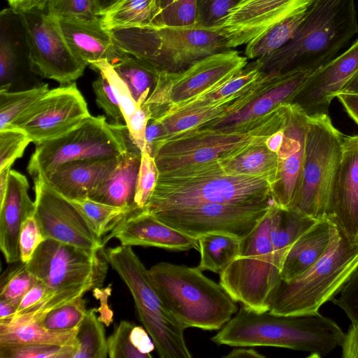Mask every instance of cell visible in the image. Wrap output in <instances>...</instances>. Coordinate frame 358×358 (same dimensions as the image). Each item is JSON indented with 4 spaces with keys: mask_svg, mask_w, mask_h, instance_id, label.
I'll list each match as a JSON object with an SVG mask.
<instances>
[{
    "mask_svg": "<svg viewBox=\"0 0 358 358\" xmlns=\"http://www.w3.org/2000/svg\"><path fill=\"white\" fill-rule=\"evenodd\" d=\"M345 334L332 320L318 312L303 315L257 313L243 306L213 336L217 345L288 348L321 358L341 346Z\"/></svg>",
    "mask_w": 358,
    "mask_h": 358,
    "instance_id": "cell-1",
    "label": "cell"
},
{
    "mask_svg": "<svg viewBox=\"0 0 358 358\" xmlns=\"http://www.w3.org/2000/svg\"><path fill=\"white\" fill-rule=\"evenodd\" d=\"M357 33L354 0H315L292 39L256 62L265 73H313L333 59Z\"/></svg>",
    "mask_w": 358,
    "mask_h": 358,
    "instance_id": "cell-2",
    "label": "cell"
},
{
    "mask_svg": "<svg viewBox=\"0 0 358 358\" xmlns=\"http://www.w3.org/2000/svg\"><path fill=\"white\" fill-rule=\"evenodd\" d=\"M271 200L268 180L227 173L215 159L159 173L144 210L153 213L205 203H260Z\"/></svg>",
    "mask_w": 358,
    "mask_h": 358,
    "instance_id": "cell-3",
    "label": "cell"
},
{
    "mask_svg": "<svg viewBox=\"0 0 358 358\" xmlns=\"http://www.w3.org/2000/svg\"><path fill=\"white\" fill-rule=\"evenodd\" d=\"M148 272L158 296L185 329L220 330L238 312L236 302L197 266L159 262Z\"/></svg>",
    "mask_w": 358,
    "mask_h": 358,
    "instance_id": "cell-4",
    "label": "cell"
},
{
    "mask_svg": "<svg viewBox=\"0 0 358 358\" xmlns=\"http://www.w3.org/2000/svg\"><path fill=\"white\" fill-rule=\"evenodd\" d=\"M115 45L159 73L182 71L229 50L217 27H130L108 29Z\"/></svg>",
    "mask_w": 358,
    "mask_h": 358,
    "instance_id": "cell-5",
    "label": "cell"
},
{
    "mask_svg": "<svg viewBox=\"0 0 358 358\" xmlns=\"http://www.w3.org/2000/svg\"><path fill=\"white\" fill-rule=\"evenodd\" d=\"M357 269L358 242L336 224L327 252L315 265L294 279H280L270 295L268 310L278 315L317 313Z\"/></svg>",
    "mask_w": 358,
    "mask_h": 358,
    "instance_id": "cell-6",
    "label": "cell"
},
{
    "mask_svg": "<svg viewBox=\"0 0 358 358\" xmlns=\"http://www.w3.org/2000/svg\"><path fill=\"white\" fill-rule=\"evenodd\" d=\"M289 108L290 103L280 105L248 129L200 127L169 137L153 154L159 173L218 159L266 141L284 127Z\"/></svg>",
    "mask_w": 358,
    "mask_h": 358,
    "instance_id": "cell-7",
    "label": "cell"
},
{
    "mask_svg": "<svg viewBox=\"0 0 358 358\" xmlns=\"http://www.w3.org/2000/svg\"><path fill=\"white\" fill-rule=\"evenodd\" d=\"M108 264L103 249L89 250L45 239L25 264L47 287L48 302L42 316L100 287Z\"/></svg>",
    "mask_w": 358,
    "mask_h": 358,
    "instance_id": "cell-8",
    "label": "cell"
},
{
    "mask_svg": "<svg viewBox=\"0 0 358 358\" xmlns=\"http://www.w3.org/2000/svg\"><path fill=\"white\" fill-rule=\"evenodd\" d=\"M105 257L129 288L139 320L150 336L160 358H191L185 329L156 292L148 269L131 246L108 248Z\"/></svg>",
    "mask_w": 358,
    "mask_h": 358,
    "instance_id": "cell-9",
    "label": "cell"
},
{
    "mask_svg": "<svg viewBox=\"0 0 358 358\" xmlns=\"http://www.w3.org/2000/svg\"><path fill=\"white\" fill-rule=\"evenodd\" d=\"M271 218L270 206L255 228L241 239L235 259L219 274V284L228 294L245 309L257 313L268 310L270 295L280 279L270 238Z\"/></svg>",
    "mask_w": 358,
    "mask_h": 358,
    "instance_id": "cell-10",
    "label": "cell"
},
{
    "mask_svg": "<svg viewBox=\"0 0 358 358\" xmlns=\"http://www.w3.org/2000/svg\"><path fill=\"white\" fill-rule=\"evenodd\" d=\"M343 137L328 114L309 117L301 183L287 209L317 220L326 217Z\"/></svg>",
    "mask_w": 358,
    "mask_h": 358,
    "instance_id": "cell-11",
    "label": "cell"
},
{
    "mask_svg": "<svg viewBox=\"0 0 358 358\" xmlns=\"http://www.w3.org/2000/svg\"><path fill=\"white\" fill-rule=\"evenodd\" d=\"M129 139L126 124L91 115L66 134L35 144L27 171L35 178L71 161L117 157L127 152Z\"/></svg>",
    "mask_w": 358,
    "mask_h": 358,
    "instance_id": "cell-12",
    "label": "cell"
},
{
    "mask_svg": "<svg viewBox=\"0 0 358 358\" xmlns=\"http://www.w3.org/2000/svg\"><path fill=\"white\" fill-rule=\"evenodd\" d=\"M248 59L237 50L229 49L205 57L182 71L160 73L143 103L151 113L150 118L220 86L244 69Z\"/></svg>",
    "mask_w": 358,
    "mask_h": 358,
    "instance_id": "cell-13",
    "label": "cell"
},
{
    "mask_svg": "<svg viewBox=\"0 0 358 358\" xmlns=\"http://www.w3.org/2000/svg\"><path fill=\"white\" fill-rule=\"evenodd\" d=\"M273 200L260 203H205L157 211V219L188 236L224 233L247 236L269 209Z\"/></svg>",
    "mask_w": 358,
    "mask_h": 358,
    "instance_id": "cell-14",
    "label": "cell"
},
{
    "mask_svg": "<svg viewBox=\"0 0 358 358\" xmlns=\"http://www.w3.org/2000/svg\"><path fill=\"white\" fill-rule=\"evenodd\" d=\"M21 14L32 72L62 85L73 83L82 76L88 65L72 52L58 20L43 11Z\"/></svg>",
    "mask_w": 358,
    "mask_h": 358,
    "instance_id": "cell-15",
    "label": "cell"
},
{
    "mask_svg": "<svg viewBox=\"0 0 358 358\" xmlns=\"http://www.w3.org/2000/svg\"><path fill=\"white\" fill-rule=\"evenodd\" d=\"M90 116L73 82L49 90L8 127L22 130L36 144L66 134Z\"/></svg>",
    "mask_w": 358,
    "mask_h": 358,
    "instance_id": "cell-16",
    "label": "cell"
},
{
    "mask_svg": "<svg viewBox=\"0 0 358 358\" xmlns=\"http://www.w3.org/2000/svg\"><path fill=\"white\" fill-rule=\"evenodd\" d=\"M34 216L45 239L86 249H103V240L93 232L78 208L55 191L43 176L34 178Z\"/></svg>",
    "mask_w": 358,
    "mask_h": 358,
    "instance_id": "cell-17",
    "label": "cell"
},
{
    "mask_svg": "<svg viewBox=\"0 0 358 358\" xmlns=\"http://www.w3.org/2000/svg\"><path fill=\"white\" fill-rule=\"evenodd\" d=\"M315 0H239L217 26L228 49L246 45L275 24L305 13Z\"/></svg>",
    "mask_w": 358,
    "mask_h": 358,
    "instance_id": "cell-18",
    "label": "cell"
},
{
    "mask_svg": "<svg viewBox=\"0 0 358 358\" xmlns=\"http://www.w3.org/2000/svg\"><path fill=\"white\" fill-rule=\"evenodd\" d=\"M358 71V39L343 53L311 73L291 103L309 117L329 114L331 101Z\"/></svg>",
    "mask_w": 358,
    "mask_h": 358,
    "instance_id": "cell-19",
    "label": "cell"
},
{
    "mask_svg": "<svg viewBox=\"0 0 358 358\" xmlns=\"http://www.w3.org/2000/svg\"><path fill=\"white\" fill-rule=\"evenodd\" d=\"M309 116L290 103L284 138L278 152V178L272 189L273 201L287 209L301 183Z\"/></svg>",
    "mask_w": 358,
    "mask_h": 358,
    "instance_id": "cell-20",
    "label": "cell"
},
{
    "mask_svg": "<svg viewBox=\"0 0 358 358\" xmlns=\"http://www.w3.org/2000/svg\"><path fill=\"white\" fill-rule=\"evenodd\" d=\"M326 217L358 242V134L343 137L342 156Z\"/></svg>",
    "mask_w": 358,
    "mask_h": 358,
    "instance_id": "cell-21",
    "label": "cell"
},
{
    "mask_svg": "<svg viewBox=\"0 0 358 358\" xmlns=\"http://www.w3.org/2000/svg\"><path fill=\"white\" fill-rule=\"evenodd\" d=\"M117 238L123 245L155 247L171 250H198L196 238L164 224L144 209H136L124 216L103 241Z\"/></svg>",
    "mask_w": 358,
    "mask_h": 358,
    "instance_id": "cell-22",
    "label": "cell"
},
{
    "mask_svg": "<svg viewBox=\"0 0 358 358\" xmlns=\"http://www.w3.org/2000/svg\"><path fill=\"white\" fill-rule=\"evenodd\" d=\"M310 73L299 71L268 73L265 87L248 104L222 120L210 122L201 127L237 129L264 116L280 105L291 103Z\"/></svg>",
    "mask_w": 358,
    "mask_h": 358,
    "instance_id": "cell-23",
    "label": "cell"
},
{
    "mask_svg": "<svg viewBox=\"0 0 358 358\" xmlns=\"http://www.w3.org/2000/svg\"><path fill=\"white\" fill-rule=\"evenodd\" d=\"M268 77V74L264 73L252 84L226 99L150 118L158 121L163 129V137L157 145L170 136L201 127L240 110L264 90Z\"/></svg>",
    "mask_w": 358,
    "mask_h": 358,
    "instance_id": "cell-24",
    "label": "cell"
},
{
    "mask_svg": "<svg viewBox=\"0 0 358 358\" xmlns=\"http://www.w3.org/2000/svg\"><path fill=\"white\" fill-rule=\"evenodd\" d=\"M27 178L10 170L8 188L0 203V248L7 263L20 261L19 237L24 221L34 215L35 202L29 195Z\"/></svg>",
    "mask_w": 358,
    "mask_h": 358,
    "instance_id": "cell-25",
    "label": "cell"
},
{
    "mask_svg": "<svg viewBox=\"0 0 358 358\" xmlns=\"http://www.w3.org/2000/svg\"><path fill=\"white\" fill-rule=\"evenodd\" d=\"M120 157L71 161L41 176L68 200L85 199L108 178Z\"/></svg>",
    "mask_w": 358,
    "mask_h": 358,
    "instance_id": "cell-26",
    "label": "cell"
},
{
    "mask_svg": "<svg viewBox=\"0 0 358 358\" xmlns=\"http://www.w3.org/2000/svg\"><path fill=\"white\" fill-rule=\"evenodd\" d=\"M24 69L32 71L22 16L7 8L0 13V92L9 91Z\"/></svg>",
    "mask_w": 358,
    "mask_h": 358,
    "instance_id": "cell-27",
    "label": "cell"
},
{
    "mask_svg": "<svg viewBox=\"0 0 358 358\" xmlns=\"http://www.w3.org/2000/svg\"><path fill=\"white\" fill-rule=\"evenodd\" d=\"M57 20L72 52L88 66L101 60L110 62L120 52L101 17Z\"/></svg>",
    "mask_w": 358,
    "mask_h": 358,
    "instance_id": "cell-28",
    "label": "cell"
},
{
    "mask_svg": "<svg viewBox=\"0 0 358 358\" xmlns=\"http://www.w3.org/2000/svg\"><path fill=\"white\" fill-rule=\"evenodd\" d=\"M336 224L325 217L317 220L292 245L283 261L280 279H294L315 265L327 252Z\"/></svg>",
    "mask_w": 358,
    "mask_h": 358,
    "instance_id": "cell-29",
    "label": "cell"
},
{
    "mask_svg": "<svg viewBox=\"0 0 358 358\" xmlns=\"http://www.w3.org/2000/svg\"><path fill=\"white\" fill-rule=\"evenodd\" d=\"M141 152H126L108 178L88 198L116 207L133 208Z\"/></svg>",
    "mask_w": 358,
    "mask_h": 358,
    "instance_id": "cell-30",
    "label": "cell"
},
{
    "mask_svg": "<svg viewBox=\"0 0 358 358\" xmlns=\"http://www.w3.org/2000/svg\"><path fill=\"white\" fill-rule=\"evenodd\" d=\"M265 141L218 159L224 172L266 179L273 189L278 178V153L267 148Z\"/></svg>",
    "mask_w": 358,
    "mask_h": 358,
    "instance_id": "cell-31",
    "label": "cell"
},
{
    "mask_svg": "<svg viewBox=\"0 0 358 358\" xmlns=\"http://www.w3.org/2000/svg\"><path fill=\"white\" fill-rule=\"evenodd\" d=\"M270 238L273 259L280 271L294 242L317 220L297 211L282 208L273 201L271 206Z\"/></svg>",
    "mask_w": 358,
    "mask_h": 358,
    "instance_id": "cell-32",
    "label": "cell"
},
{
    "mask_svg": "<svg viewBox=\"0 0 358 358\" xmlns=\"http://www.w3.org/2000/svg\"><path fill=\"white\" fill-rule=\"evenodd\" d=\"M77 328L54 331L45 328L40 319L0 324V344L5 345H76Z\"/></svg>",
    "mask_w": 358,
    "mask_h": 358,
    "instance_id": "cell-33",
    "label": "cell"
},
{
    "mask_svg": "<svg viewBox=\"0 0 358 358\" xmlns=\"http://www.w3.org/2000/svg\"><path fill=\"white\" fill-rule=\"evenodd\" d=\"M108 62L126 83L138 106H141L154 89L160 73L122 50Z\"/></svg>",
    "mask_w": 358,
    "mask_h": 358,
    "instance_id": "cell-34",
    "label": "cell"
},
{
    "mask_svg": "<svg viewBox=\"0 0 358 358\" xmlns=\"http://www.w3.org/2000/svg\"><path fill=\"white\" fill-rule=\"evenodd\" d=\"M110 358H152L155 345L147 330L122 320L107 338Z\"/></svg>",
    "mask_w": 358,
    "mask_h": 358,
    "instance_id": "cell-35",
    "label": "cell"
},
{
    "mask_svg": "<svg viewBox=\"0 0 358 358\" xmlns=\"http://www.w3.org/2000/svg\"><path fill=\"white\" fill-rule=\"evenodd\" d=\"M200 262L198 268L220 274L236 257L241 239L224 233H208L197 237Z\"/></svg>",
    "mask_w": 358,
    "mask_h": 358,
    "instance_id": "cell-36",
    "label": "cell"
},
{
    "mask_svg": "<svg viewBox=\"0 0 358 358\" xmlns=\"http://www.w3.org/2000/svg\"><path fill=\"white\" fill-rule=\"evenodd\" d=\"M263 74L264 72L260 71L255 61L249 65L247 64L244 69L220 86L207 91L175 108L167 110L160 115L172 113L178 110L194 108L226 99L252 84Z\"/></svg>",
    "mask_w": 358,
    "mask_h": 358,
    "instance_id": "cell-37",
    "label": "cell"
},
{
    "mask_svg": "<svg viewBox=\"0 0 358 358\" xmlns=\"http://www.w3.org/2000/svg\"><path fill=\"white\" fill-rule=\"evenodd\" d=\"M155 0H122L101 16L106 29L151 26Z\"/></svg>",
    "mask_w": 358,
    "mask_h": 358,
    "instance_id": "cell-38",
    "label": "cell"
},
{
    "mask_svg": "<svg viewBox=\"0 0 358 358\" xmlns=\"http://www.w3.org/2000/svg\"><path fill=\"white\" fill-rule=\"evenodd\" d=\"M95 308L87 310L78 327L76 348L73 358H106L108 357V343L102 322Z\"/></svg>",
    "mask_w": 358,
    "mask_h": 358,
    "instance_id": "cell-39",
    "label": "cell"
},
{
    "mask_svg": "<svg viewBox=\"0 0 358 358\" xmlns=\"http://www.w3.org/2000/svg\"><path fill=\"white\" fill-rule=\"evenodd\" d=\"M306 12L275 24L261 37L247 43L245 56L250 59H258L282 48L294 36L305 19Z\"/></svg>",
    "mask_w": 358,
    "mask_h": 358,
    "instance_id": "cell-40",
    "label": "cell"
},
{
    "mask_svg": "<svg viewBox=\"0 0 358 358\" xmlns=\"http://www.w3.org/2000/svg\"><path fill=\"white\" fill-rule=\"evenodd\" d=\"M70 201L80 212L95 235L101 239L105 234L111 231L124 216L136 210L110 206L88 197Z\"/></svg>",
    "mask_w": 358,
    "mask_h": 358,
    "instance_id": "cell-41",
    "label": "cell"
},
{
    "mask_svg": "<svg viewBox=\"0 0 358 358\" xmlns=\"http://www.w3.org/2000/svg\"><path fill=\"white\" fill-rule=\"evenodd\" d=\"M197 0H155L151 26L187 27L196 24Z\"/></svg>",
    "mask_w": 358,
    "mask_h": 358,
    "instance_id": "cell-42",
    "label": "cell"
},
{
    "mask_svg": "<svg viewBox=\"0 0 358 358\" xmlns=\"http://www.w3.org/2000/svg\"><path fill=\"white\" fill-rule=\"evenodd\" d=\"M48 90V85L43 83L23 91L0 92V129L7 127Z\"/></svg>",
    "mask_w": 358,
    "mask_h": 358,
    "instance_id": "cell-43",
    "label": "cell"
},
{
    "mask_svg": "<svg viewBox=\"0 0 358 358\" xmlns=\"http://www.w3.org/2000/svg\"><path fill=\"white\" fill-rule=\"evenodd\" d=\"M37 278L22 263L3 275L0 283V299L17 307L36 284Z\"/></svg>",
    "mask_w": 358,
    "mask_h": 358,
    "instance_id": "cell-44",
    "label": "cell"
},
{
    "mask_svg": "<svg viewBox=\"0 0 358 358\" xmlns=\"http://www.w3.org/2000/svg\"><path fill=\"white\" fill-rule=\"evenodd\" d=\"M86 312L85 300L83 296H80L72 302L49 311L38 319L50 330H71L79 327Z\"/></svg>",
    "mask_w": 358,
    "mask_h": 358,
    "instance_id": "cell-45",
    "label": "cell"
},
{
    "mask_svg": "<svg viewBox=\"0 0 358 358\" xmlns=\"http://www.w3.org/2000/svg\"><path fill=\"white\" fill-rule=\"evenodd\" d=\"M76 345L0 344V358H73Z\"/></svg>",
    "mask_w": 358,
    "mask_h": 358,
    "instance_id": "cell-46",
    "label": "cell"
},
{
    "mask_svg": "<svg viewBox=\"0 0 358 358\" xmlns=\"http://www.w3.org/2000/svg\"><path fill=\"white\" fill-rule=\"evenodd\" d=\"M89 66L98 73L103 74L108 78L113 93L119 102L124 122L127 124L138 108L141 107L134 100L130 90L107 60L93 62Z\"/></svg>",
    "mask_w": 358,
    "mask_h": 358,
    "instance_id": "cell-47",
    "label": "cell"
},
{
    "mask_svg": "<svg viewBox=\"0 0 358 358\" xmlns=\"http://www.w3.org/2000/svg\"><path fill=\"white\" fill-rule=\"evenodd\" d=\"M158 178L159 171L154 157L147 150L142 152L134 196V205L137 208L146 207Z\"/></svg>",
    "mask_w": 358,
    "mask_h": 358,
    "instance_id": "cell-48",
    "label": "cell"
},
{
    "mask_svg": "<svg viewBox=\"0 0 358 358\" xmlns=\"http://www.w3.org/2000/svg\"><path fill=\"white\" fill-rule=\"evenodd\" d=\"M31 142L27 134L18 128L8 127L0 129V171L11 168Z\"/></svg>",
    "mask_w": 358,
    "mask_h": 358,
    "instance_id": "cell-49",
    "label": "cell"
},
{
    "mask_svg": "<svg viewBox=\"0 0 358 358\" xmlns=\"http://www.w3.org/2000/svg\"><path fill=\"white\" fill-rule=\"evenodd\" d=\"M47 13L57 20L101 17L94 0H49Z\"/></svg>",
    "mask_w": 358,
    "mask_h": 358,
    "instance_id": "cell-50",
    "label": "cell"
},
{
    "mask_svg": "<svg viewBox=\"0 0 358 358\" xmlns=\"http://www.w3.org/2000/svg\"><path fill=\"white\" fill-rule=\"evenodd\" d=\"M239 0H197L196 24L218 26Z\"/></svg>",
    "mask_w": 358,
    "mask_h": 358,
    "instance_id": "cell-51",
    "label": "cell"
},
{
    "mask_svg": "<svg viewBox=\"0 0 358 358\" xmlns=\"http://www.w3.org/2000/svg\"><path fill=\"white\" fill-rule=\"evenodd\" d=\"M99 74V77L92 83L96 104L107 117L113 120V123H122V121L124 122V116L111 85L103 74Z\"/></svg>",
    "mask_w": 358,
    "mask_h": 358,
    "instance_id": "cell-52",
    "label": "cell"
},
{
    "mask_svg": "<svg viewBox=\"0 0 358 358\" xmlns=\"http://www.w3.org/2000/svg\"><path fill=\"white\" fill-rule=\"evenodd\" d=\"M45 240L34 215L28 217L22 223L19 237L20 262H29L38 247Z\"/></svg>",
    "mask_w": 358,
    "mask_h": 358,
    "instance_id": "cell-53",
    "label": "cell"
},
{
    "mask_svg": "<svg viewBox=\"0 0 358 358\" xmlns=\"http://www.w3.org/2000/svg\"><path fill=\"white\" fill-rule=\"evenodd\" d=\"M150 117L149 108L143 104L126 124L133 143L141 152L146 150L145 131Z\"/></svg>",
    "mask_w": 358,
    "mask_h": 358,
    "instance_id": "cell-54",
    "label": "cell"
},
{
    "mask_svg": "<svg viewBox=\"0 0 358 358\" xmlns=\"http://www.w3.org/2000/svg\"><path fill=\"white\" fill-rule=\"evenodd\" d=\"M342 347V357L358 358V322H351Z\"/></svg>",
    "mask_w": 358,
    "mask_h": 358,
    "instance_id": "cell-55",
    "label": "cell"
},
{
    "mask_svg": "<svg viewBox=\"0 0 358 358\" xmlns=\"http://www.w3.org/2000/svg\"><path fill=\"white\" fill-rule=\"evenodd\" d=\"M350 117L358 124V93L340 92L336 96Z\"/></svg>",
    "mask_w": 358,
    "mask_h": 358,
    "instance_id": "cell-56",
    "label": "cell"
},
{
    "mask_svg": "<svg viewBox=\"0 0 358 358\" xmlns=\"http://www.w3.org/2000/svg\"><path fill=\"white\" fill-rule=\"evenodd\" d=\"M10 8L21 12L43 11L49 0H7Z\"/></svg>",
    "mask_w": 358,
    "mask_h": 358,
    "instance_id": "cell-57",
    "label": "cell"
},
{
    "mask_svg": "<svg viewBox=\"0 0 358 358\" xmlns=\"http://www.w3.org/2000/svg\"><path fill=\"white\" fill-rule=\"evenodd\" d=\"M17 308L13 303L0 299V324H9L13 319Z\"/></svg>",
    "mask_w": 358,
    "mask_h": 358,
    "instance_id": "cell-58",
    "label": "cell"
},
{
    "mask_svg": "<svg viewBox=\"0 0 358 358\" xmlns=\"http://www.w3.org/2000/svg\"><path fill=\"white\" fill-rule=\"evenodd\" d=\"M224 358H265V356L259 353L253 348H237L224 356Z\"/></svg>",
    "mask_w": 358,
    "mask_h": 358,
    "instance_id": "cell-59",
    "label": "cell"
},
{
    "mask_svg": "<svg viewBox=\"0 0 358 358\" xmlns=\"http://www.w3.org/2000/svg\"><path fill=\"white\" fill-rule=\"evenodd\" d=\"M285 125L270 135L265 141L267 148L273 152L278 153L281 147L284 138Z\"/></svg>",
    "mask_w": 358,
    "mask_h": 358,
    "instance_id": "cell-60",
    "label": "cell"
},
{
    "mask_svg": "<svg viewBox=\"0 0 358 358\" xmlns=\"http://www.w3.org/2000/svg\"><path fill=\"white\" fill-rule=\"evenodd\" d=\"M10 170L11 168H7L0 171V203L2 202L6 195Z\"/></svg>",
    "mask_w": 358,
    "mask_h": 358,
    "instance_id": "cell-61",
    "label": "cell"
},
{
    "mask_svg": "<svg viewBox=\"0 0 358 358\" xmlns=\"http://www.w3.org/2000/svg\"><path fill=\"white\" fill-rule=\"evenodd\" d=\"M99 10L101 16L114 7L122 0H94Z\"/></svg>",
    "mask_w": 358,
    "mask_h": 358,
    "instance_id": "cell-62",
    "label": "cell"
},
{
    "mask_svg": "<svg viewBox=\"0 0 358 358\" xmlns=\"http://www.w3.org/2000/svg\"><path fill=\"white\" fill-rule=\"evenodd\" d=\"M341 92L349 93H358V71L345 84Z\"/></svg>",
    "mask_w": 358,
    "mask_h": 358,
    "instance_id": "cell-63",
    "label": "cell"
}]
</instances>
